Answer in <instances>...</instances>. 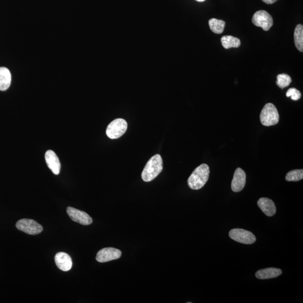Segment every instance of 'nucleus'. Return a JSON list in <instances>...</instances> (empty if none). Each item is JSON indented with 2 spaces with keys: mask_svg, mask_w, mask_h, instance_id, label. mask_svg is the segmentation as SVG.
Listing matches in <instances>:
<instances>
[{
  "mask_svg": "<svg viewBox=\"0 0 303 303\" xmlns=\"http://www.w3.org/2000/svg\"><path fill=\"white\" fill-rule=\"evenodd\" d=\"M210 173V167L207 164L203 163L196 167L188 180L190 188L193 190L202 188L209 180Z\"/></svg>",
  "mask_w": 303,
  "mask_h": 303,
  "instance_id": "f257e3e1",
  "label": "nucleus"
},
{
  "mask_svg": "<svg viewBox=\"0 0 303 303\" xmlns=\"http://www.w3.org/2000/svg\"><path fill=\"white\" fill-rule=\"evenodd\" d=\"M163 170V161L161 156L159 154L152 157L146 164L142 173V179L145 182L154 180Z\"/></svg>",
  "mask_w": 303,
  "mask_h": 303,
  "instance_id": "f03ea898",
  "label": "nucleus"
},
{
  "mask_svg": "<svg viewBox=\"0 0 303 303\" xmlns=\"http://www.w3.org/2000/svg\"><path fill=\"white\" fill-rule=\"evenodd\" d=\"M279 114L274 105L266 104L260 114L261 122L263 125L270 126L275 125L279 122Z\"/></svg>",
  "mask_w": 303,
  "mask_h": 303,
  "instance_id": "7ed1b4c3",
  "label": "nucleus"
},
{
  "mask_svg": "<svg viewBox=\"0 0 303 303\" xmlns=\"http://www.w3.org/2000/svg\"><path fill=\"white\" fill-rule=\"evenodd\" d=\"M127 123L123 119H116L109 124L107 129V134L112 140L118 139L125 133Z\"/></svg>",
  "mask_w": 303,
  "mask_h": 303,
  "instance_id": "20e7f679",
  "label": "nucleus"
},
{
  "mask_svg": "<svg viewBox=\"0 0 303 303\" xmlns=\"http://www.w3.org/2000/svg\"><path fill=\"white\" fill-rule=\"evenodd\" d=\"M16 227L29 235H37L43 231L42 226L31 219H21L17 222Z\"/></svg>",
  "mask_w": 303,
  "mask_h": 303,
  "instance_id": "39448f33",
  "label": "nucleus"
},
{
  "mask_svg": "<svg viewBox=\"0 0 303 303\" xmlns=\"http://www.w3.org/2000/svg\"><path fill=\"white\" fill-rule=\"evenodd\" d=\"M229 236L237 242L245 244H252L256 241L252 232L241 229H232L229 232Z\"/></svg>",
  "mask_w": 303,
  "mask_h": 303,
  "instance_id": "423d86ee",
  "label": "nucleus"
},
{
  "mask_svg": "<svg viewBox=\"0 0 303 303\" xmlns=\"http://www.w3.org/2000/svg\"><path fill=\"white\" fill-rule=\"evenodd\" d=\"M252 22L256 27H261L265 31H268L273 25V19L271 15L265 10L258 11L254 14Z\"/></svg>",
  "mask_w": 303,
  "mask_h": 303,
  "instance_id": "0eeeda50",
  "label": "nucleus"
},
{
  "mask_svg": "<svg viewBox=\"0 0 303 303\" xmlns=\"http://www.w3.org/2000/svg\"><path fill=\"white\" fill-rule=\"evenodd\" d=\"M121 256V250L114 248H105L98 251L96 260L98 262L105 263L118 260Z\"/></svg>",
  "mask_w": 303,
  "mask_h": 303,
  "instance_id": "6e6552de",
  "label": "nucleus"
},
{
  "mask_svg": "<svg viewBox=\"0 0 303 303\" xmlns=\"http://www.w3.org/2000/svg\"><path fill=\"white\" fill-rule=\"evenodd\" d=\"M67 213L73 221L83 225H89L93 222L92 218L85 212L71 207L67 208Z\"/></svg>",
  "mask_w": 303,
  "mask_h": 303,
  "instance_id": "1a4fd4ad",
  "label": "nucleus"
},
{
  "mask_svg": "<svg viewBox=\"0 0 303 303\" xmlns=\"http://www.w3.org/2000/svg\"><path fill=\"white\" fill-rule=\"evenodd\" d=\"M246 183V174L244 170L238 168L233 175L232 182V189L233 192L242 191Z\"/></svg>",
  "mask_w": 303,
  "mask_h": 303,
  "instance_id": "9d476101",
  "label": "nucleus"
},
{
  "mask_svg": "<svg viewBox=\"0 0 303 303\" xmlns=\"http://www.w3.org/2000/svg\"><path fill=\"white\" fill-rule=\"evenodd\" d=\"M45 160L47 166L54 175L60 172L61 163L56 153L53 151H47L45 154Z\"/></svg>",
  "mask_w": 303,
  "mask_h": 303,
  "instance_id": "9b49d317",
  "label": "nucleus"
},
{
  "mask_svg": "<svg viewBox=\"0 0 303 303\" xmlns=\"http://www.w3.org/2000/svg\"><path fill=\"white\" fill-rule=\"evenodd\" d=\"M54 261L57 267L62 271L67 272L72 267L71 258L67 253L64 252L57 253L54 257Z\"/></svg>",
  "mask_w": 303,
  "mask_h": 303,
  "instance_id": "f8f14e48",
  "label": "nucleus"
},
{
  "mask_svg": "<svg viewBox=\"0 0 303 303\" xmlns=\"http://www.w3.org/2000/svg\"><path fill=\"white\" fill-rule=\"evenodd\" d=\"M258 206L266 216L271 217L275 214L276 208L274 202L267 198H261L258 200Z\"/></svg>",
  "mask_w": 303,
  "mask_h": 303,
  "instance_id": "ddd939ff",
  "label": "nucleus"
},
{
  "mask_svg": "<svg viewBox=\"0 0 303 303\" xmlns=\"http://www.w3.org/2000/svg\"><path fill=\"white\" fill-rule=\"evenodd\" d=\"M282 270L276 268H268L259 270L255 276L261 280L276 278L282 274Z\"/></svg>",
  "mask_w": 303,
  "mask_h": 303,
  "instance_id": "4468645a",
  "label": "nucleus"
},
{
  "mask_svg": "<svg viewBox=\"0 0 303 303\" xmlns=\"http://www.w3.org/2000/svg\"><path fill=\"white\" fill-rule=\"evenodd\" d=\"M12 82V74L8 69L0 68V90L5 91L10 86Z\"/></svg>",
  "mask_w": 303,
  "mask_h": 303,
  "instance_id": "2eb2a0df",
  "label": "nucleus"
},
{
  "mask_svg": "<svg viewBox=\"0 0 303 303\" xmlns=\"http://www.w3.org/2000/svg\"><path fill=\"white\" fill-rule=\"evenodd\" d=\"M222 46L226 49L238 48L240 45V40L232 36H222L221 39Z\"/></svg>",
  "mask_w": 303,
  "mask_h": 303,
  "instance_id": "dca6fc26",
  "label": "nucleus"
},
{
  "mask_svg": "<svg viewBox=\"0 0 303 303\" xmlns=\"http://www.w3.org/2000/svg\"><path fill=\"white\" fill-rule=\"evenodd\" d=\"M295 45L301 52L303 51V26L298 24L295 28L294 32Z\"/></svg>",
  "mask_w": 303,
  "mask_h": 303,
  "instance_id": "f3484780",
  "label": "nucleus"
},
{
  "mask_svg": "<svg viewBox=\"0 0 303 303\" xmlns=\"http://www.w3.org/2000/svg\"><path fill=\"white\" fill-rule=\"evenodd\" d=\"M225 22L217 19H211L209 20V26L211 30L216 34H221L224 31Z\"/></svg>",
  "mask_w": 303,
  "mask_h": 303,
  "instance_id": "a211bd4d",
  "label": "nucleus"
},
{
  "mask_svg": "<svg viewBox=\"0 0 303 303\" xmlns=\"http://www.w3.org/2000/svg\"><path fill=\"white\" fill-rule=\"evenodd\" d=\"M303 170H294L290 171L286 174V180L287 181H298L303 179Z\"/></svg>",
  "mask_w": 303,
  "mask_h": 303,
  "instance_id": "6ab92c4d",
  "label": "nucleus"
},
{
  "mask_svg": "<svg viewBox=\"0 0 303 303\" xmlns=\"http://www.w3.org/2000/svg\"><path fill=\"white\" fill-rule=\"evenodd\" d=\"M291 81L292 80L290 76L287 74H279L277 76L276 84L280 89H283L289 86Z\"/></svg>",
  "mask_w": 303,
  "mask_h": 303,
  "instance_id": "aec40b11",
  "label": "nucleus"
},
{
  "mask_svg": "<svg viewBox=\"0 0 303 303\" xmlns=\"http://www.w3.org/2000/svg\"><path fill=\"white\" fill-rule=\"evenodd\" d=\"M286 96L287 97H290L294 101H298L301 98L302 94L300 91L294 88H292L287 90Z\"/></svg>",
  "mask_w": 303,
  "mask_h": 303,
  "instance_id": "412c9836",
  "label": "nucleus"
},
{
  "mask_svg": "<svg viewBox=\"0 0 303 303\" xmlns=\"http://www.w3.org/2000/svg\"><path fill=\"white\" fill-rule=\"evenodd\" d=\"M262 1L267 4H272V3L276 2L277 0H262Z\"/></svg>",
  "mask_w": 303,
  "mask_h": 303,
  "instance_id": "4be33fe9",
  "label": "nucleus"
},
{
  "mask_svg": "<svg viewBox=\"0 0 303 303\" xmlns=\"http://www.w3.org/2000/svg\"><path fill=\"white\" fill-rule=\"evenodd\" d=\"M196 1H198V2H203L205 1V0H196Z\"/></svg>",
  "mask_w": 303,
  "mask_h": 303,
  "instance_id": "5701e85b",
  "label": "nucleus"
}]
</instances>
